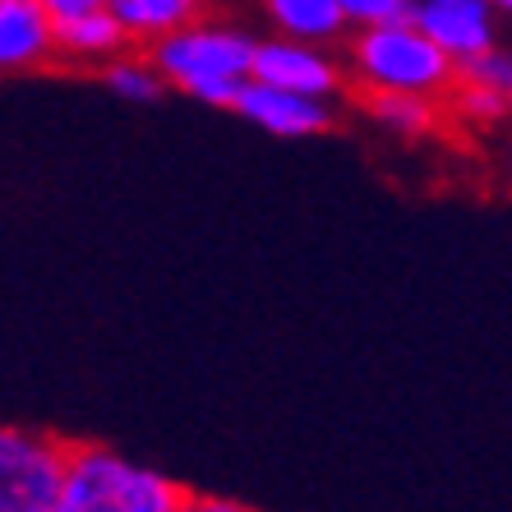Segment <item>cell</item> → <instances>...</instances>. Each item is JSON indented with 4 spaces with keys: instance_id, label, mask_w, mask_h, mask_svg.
<instances>
[{
    "instance_id": "cell-7",
    "label": "cell",
    "mask_w": 512,
    "mask_h": 512,
    "mask_svg": "<svg viewBox=\"0 0 512 512\" xmlns=\"http://www.w3.org/2000/svg\"><path fill=\"white\" fill-rule=\"evenodd\" d=\"M56 47V19L47 0H0V65L28 70L42 65Z\"/></svg>"
},
{
    "instance_id": "cell-8",
    "label": "cell",
    "mask_w": 512,
    "mask_h": 512,
    "mask_svg": "<svg viewBox=\"0 0 512 512\" xmlns=\"http://www.w3.org/2000/svg\"><path fill=\"white\" fill-rule=\"evenodd\" d=\"M254 79L305 97H328L342 88V74H337L333 60H323L310 47H296V42H263L259 56H254Z\"/></svg>"
},
{
    "instance_id": "cell-17",
    "label": "cell",
    "mask_w": 512,
    "mask_h": 512,
    "mask_svg": "<svg viewBox=\"0 0 512 512\" xmlns=\"http://www.w3.org/2000/svg\"><path fill=\"white\" fill-rule=\"evenodd\" d=\"M176 512H259V508H250V503H240V499H222V494H194L190 489Z\"/></svg>"
},
{
    "instance_id": "cell-14",
    "label": "cell",
    "mask_w": 512,
    "mask_h": 512,
    "mask_svg": "<svg viewBox=\"0 0 512 512\" xmlns=\"http://www.w3.org/2000/svg\"><path fill=\"white\" fill-rule=\"evenodd\" d=\"M346 19L360 24H416V0H342Z\"/></svg>"
},
{
    "instance_id": "cell-11",
    "label": "cell",
    "mask_w": 512,
    "mask_h": 512,
    "mask_svg": "<svg viewBox=\"0 0 512 512\" xmlns=\"http://www.w3.org/2000/svg\"><path fill=\"white\" fill-rule=\"evenodd\" d=\"M268 14L291 37H314V42L337 37L346 24L342 0H268Z\"/></svg>"
},
{
    "instance_id": "cell-2",
    "label": "cell",
    "mask_w": 512,
    "mask_h": 512,
    "mask_svg": "<svg viewBox=\"0 0 512 512\" xmlns=\"http://www.w3.org/2000/svg\"><path fill=\"white\" fill-rule=\"evenodd\" d=\"M254 56L259 47L250 37L227 33V28H180L153 47L162 79H176L185 93L217 107L240 102V88L254 79Z\"/></svg>"
},
{
    "instance_id": "cell-3",
    "label": "cell",
    "mask_w": 512,
    "mask_h": 512,
    "mask_svg": "<svg viewBox=\"0 0 512 512\" xmlns=\"http://www.w3.org/2000/svg\"><path fill=\"white\" fill-rule=\"evenodd\" d=\"M351 60L365 84L388 93H453L462 79L457 56H448L420 24H374L351 47Z\"/></svg>"
},
{
    "instance_id": "cell-13",
    "label": "cell",
    "mask_w": 512,
    "mask_h": 512,
    "mask_svg": "<svg viewBox=\"0 0 512 512\" xmlns=\"http://www.w3.org/2000/svg\"><path fill=\"white\" fill-rule=\"evenodd\" d=\"M453 107L457 116L466 120H499L503 111H508V93H499V88H489V84H476V79H457L453 84Z\"/></svg>"
},
{
    "instance_id": "cell-18",
    "label": "cell",
    "mask_w": 512,
    "mask_h": 512,
    "mask_svg": "<svg viewBox=\"0 0 512 512\" xmlns=\"http://www.w3.org/2000/svg\"><path fill=\"white\" fill-rule=\"evenodd\" d=\"M47 10L56 24H65V19H84V14L111 10V0H47Z\"/></svg>"
},
{
    "instance_id": "cell-5",
    "label": "cell",
    "mask_w": 512,
    "mask_h": 512,
    "mask_svg": "<svg viewBox=\"0 0 512 512\" xmlns=\"http://www.w3.org/2000/svg\"><path fill=\"white\" fill-rule=\"evenodd\" d=\"M494 0H416V24L439 42L448 56L476 60L494 51Z\"/></svg>"
},
{
    "instance_id": "cell-6",
    "label": "cell",
    "mask_w": 512,
    "mask_h": 512,
    "mask_svg": "<svg viewBox=\"0 0 512 512\" xmlns=\"http://www.w3.org/2000/svg\"><path fill=\"white\" fill-rule=\"evenodd\" d=\"M240 116H250L254 125L273 134H319L333 125V111L323 107L319 97H305V93H291V88H277V84H263V79H250L240 88V102H236Z\"/></svg>"
},
{
    "instance_id": "cell-9",
    "label": "cell",
    "mask_w": 512,
    "mask_h": 512,
    "mask_svg": "<svg viewBox=\"0 0 512 512\" xmlns=\"http://www.w3.org/2000/svg\"><path fill=\"white\" fill-rule=\"evenodd\" d=\"M111 14L130 37H167L199 19V0H111Z\"/></svg>"
},
{
    "instance_id": "cell-4",
    "label": "cell",
    "mask_w": 512,
    "mask_h": 512,
    "mask_svg": "<svg viewBox=\"0 0 512 512\" xmlns=\"http://www.w3.org/2000/svg\"><path fill=\"white\" fill-rule=\"evenodd\" d=\"M74 443L37 429L0 434V512H56L70 480Z\"/></svg>"
},
{
    "instance_id": "cell-19",
    "label": "cell",
    "mask_w": 512,
    "mask_h": 512,
    "mask_svg": "<svg viewBox=\"0 0 512 512\" xmlns=\"http://www.w3.org/2000/svg\"><path fill=\"white\" fill-rule=\"evenodd\" d=\"M494 5H499V10H508V14H512V0H494Z\"/></svg>"
},
{
    "instance_id": "cell-15",
    "label": "cell",
    "mask_w": 512,
    "mask_h": 512,
    "mask_svg": "<svg viewBox=\"0 0 512 512\" xmlns=\"http://www.w3.org/2000/svg\"><path fill=\"white\" fill-rule=\"evenodd\" d=\"M107 79L120 97H134V102H153V97L162 93V79H157V70H148V65H116Z\"/></svg>"
},
{
    "instance_id": "cell-16",
    "label": "cell",
    "mask_w": 512,
    "mask_h": 512,
    "mask_svg": "<svg viewBox=\"0 0 512 512\" xmlns=\"http://www.w3.org/2000/svg\"><path fill=\"white\" fill-rule=\"evenodd\" d=\"M462 74L466 79H476V84H489V88H499V93L512 97V56H503V51H485V56L466 60Z\"/></svg>"
},
{
    "instance_id": "cell-1",
    "label": "cell",
    "mask_w": 512,
    "mask_h": 512,
    "mask_svg": "<svg viewBox=\"0 0 512 512\" xmlns=\"http://www.w3.org/2000/svg\"><path fill=\"white\" fill-rule=\"evenodd\" d=\"M190 489L162 471L125 462L102 443H74L56 512H176Z\"/></svg>"
},
{
    "instance_id": "cell-10",
    "label": "cell",
    "mask_w": 512,
    "mask_h": 512,
    "mask_svg": "<svg viewBox=\"0 0 512 512\" xmlns=\"http://www.w3.org/2000/svg\"><path fill=\"white\" fill-rule=\"evenodd\" d=\"M125 42H130V28L120 24L111 10L56 24V47L70 51V56H107V51H120Z\"/></svg>"
},
{
    "instance_id": "cell-12",
    "label": "cell",
    "mask_w": 512,
    "mask_h": 512,
    "mask_svg": "<svg viewBox=\"0 0 512 512\" xmlns=\"http://www.w3.org/2000/svg\"><path fill=\"white\" fill-rule=\"evenodd\" d=\"M365 107L397 134H425L434 130L439 111H429V102L420 93H388V88H370L365 93Z\"/></svg>"
}]
</instances>
